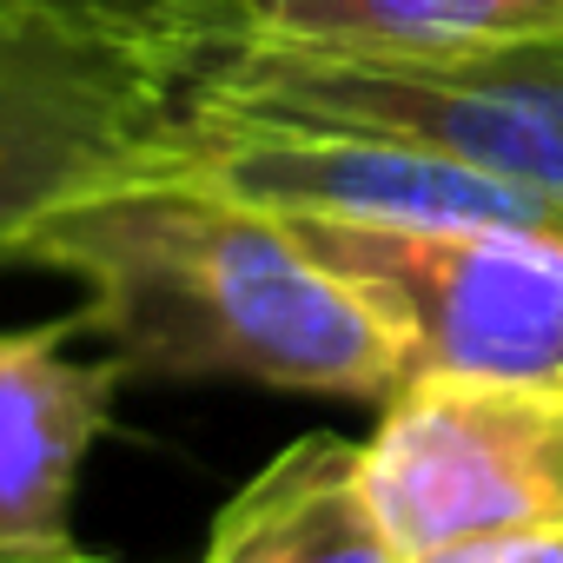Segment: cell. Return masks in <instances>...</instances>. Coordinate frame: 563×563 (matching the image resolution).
I'll return each mask as SVG.
<instances>
[{
  "label": "cell",
  "mask_w": 563,
  "mask_h": 563,
  "mask_svg": "<svg viewBox=\"0 0 563 563\" xmlns=\"http://www.w3.org/2000/svg\"><path fill=\"white\" fill-rule=\"evenodd\" d=\"M21 265L80 278L74 325L107 345L120 378H232L358 405H385L411 378L398 332L286 212L173 166L74 199Z\"/></svg>",
  "instance_id": "6da1fadb"
},
{
  "label": "cell",
  "mask_w": 563,
  "mask_h": 563,
  "mask_svg": "<svg viewBox=\"0 0 563 563\" xmlns=\"http://www.w3.org/2000/svg\"><path fill=\"white\" fill-rule=\"evenodd\" d=\"M219 47L212 0H0V265L74 199L159 166Z\"/></svg>",
  "instance_id": "7a4b0ae2"
},
{
  "label": "cell",
  "mask_w": 563,
  "mask_h": 563,
  "mask_svg": "<svg viewBox=\"0 0 563 563\" xmlns=\"http://www.w3.org/2000/svg\"><path fill=\"white\" fill-rule=\"evenodd\" d=\"M186 113L424 146L563 212V41L477 54H299L239 41L199 67Z\"/></svg>",
  "instance_id": "3957f363"
},
{
  "label": "cell",
  "mask_w": 563,
  "mask_h": 563,
  "mask_svg": "<svg viewBox=\"0 0 563 563\" xmlns=\"http://www.w3.org/2000/svg\"><path fill=\"white\" fill-rule=\"evenodd\" d=\"M286 219L398 332L411 378H563V239L517 225Z\"/></svg>",
  "instance_id": "277c9868"
},
{
  "label": "cell",
  "mask_w": 563,
  "mask_h": 563,
  "mask_svg": "<svg viewBox=\"0 0 563 563\" xmlns=\"http://www.w3.org/2000/svg\"><path fill=\"white\" fill-rule=\"evenodd\" d=\"M365 477L405 556L563 523V378L418 372L378 405Z\"/></svg>",
  "instance_id": "5b68a950"
},
{
  "label": "cell",
  "mask_w": 563,
  "mask_h": 563,
  "mask_svg": "<svg viewBox=\"0 0 563 563\" xmlns=\"http://www.w3.org/2000/svg\"><path fill=\"white\" fill-rule=\"evenodd\" d=\"M74 332V319L0 332V543H74V484L120 391L113 358L67 352Z\"/></svg>",
  "instance_id": "8992f818"
},
{
  "label": "cell",
  "mask_w": 563,
  "mask_h": 563,
  "mask_svg": "<svg viewBox=\"0 0 563 563\" xmlns=\"http://www.w3.org/2000/svg\"><path fill=\"white\" fill-rule=\"evenodd\" d=\"M206 563H405L378 517L365 444L299 438L278 451L212 523Z\"/></svg>",
  "instance_id": "52a82bcc"
},
{
  "label": "cell",
  "mask_w": 563,
  "mask_h": 563,
  "mask_svg": "<svg viewBox=\"0 0 563 563\" xmlns=\"http://www.w3.org/2000/svg\"><path fill=\"white\" fill-rule=\"evenodd\" d=\"M232 47L299 54H477L563 41V0H219Z\"/></svg>",
  "instance_id": "ba28073f"
},
{
  "label": "cell",
  "mask_w": 563,
  "mask_h": 563,
  "mask_svg": "<svg viewBox=\"0 0 563 563\" xmlns=\"http://www.w3.org/2000/svg\"><path fill=\"white\" fill-rule=\"evenodd\" d=\"M405 563H563V523L464 537V543H444V550H424V556H405Z\"/></svg>",
  "instance_id": "9c48e42d"
},
{
  "label": "cell",
  "mask_w": 563,
  "mask_h": 563,
  "mask_svg": "<svg viewBox=\"0 0 563 563\" xmlns=\"http://www.w3.org/2000/svg\"><path fill=\"white\" fill-rule=\"evenodd\" d=\"M80 543H0V563H74Z\"/></svg>",
  "instance_id": "30bf717a"
},
{
  "label": "cell",
  "mask_w": 563,
  "mask_h": 563,
  "mask_svg": "<svg viewBox=\"0 0 563 563\" xmlns=\"http://www.w3.org/2000/svg\"><path fill=\"white\" fill-rule=\"evenodd\" d=\"M74 563H100V556H87V550H80V556H74Z\"/></svg>",
  "instance_id": "8fae6325"
},
{
  "label": "cell",
  "mask_w": 563,
  "mask_h": 563,
  "mask_svg": "<svg viewBox=\"0 0 563 563\" xmlns=\"http://www.w3.org/2000/svg\"><path fill=\"white\" fill-rule=\"evenodd\" d=\"M212 8H219V0H212Z\"/></svg>",
  "instance_id": "7c38bea8"
}]
</instances>
